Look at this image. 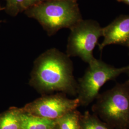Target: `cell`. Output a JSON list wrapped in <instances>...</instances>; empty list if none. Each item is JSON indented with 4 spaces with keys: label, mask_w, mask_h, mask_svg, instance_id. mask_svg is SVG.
<instances>
[{
    "label": "cell",
    "mask_w": 129,
    "mask_h": 129,
    "mask_svg": "<svg viewBox=\"0 0 129 129\" xmlns=\"http://www.w3.org/2000/svg\"><path fill=\"white\" fill-rule=\"evenodd\" d=\"M53 1V0H43V2H44V1ZM73 1H77L78 0H73Z\"/></svg>",
    "instance_id": "obj_17"
},
{
    "label": "cell",
    "mask_w": 129,
    "mask_h": 129,
    "mask_svg": "<svg viewBox=\"0 0 129 129\" xmlns=\"http://www.w3.org/2000/svg\"><path fill=\"white\" fill-rule=\"evenodd\" d=\"M125 82L126 83V84H127V86H128V88H129V79L126 82Z\"/></svg>",
    "instance_id": "obj_15"
},
{
    "label": "cell",
    "mask_w": 129,
    "mask_h": 129,
    "mask_svg": "<svg viewBox=\"0 0 129 129\" xmlns=\"http://www.w3.org/2000/svg\"><path fill=\"white\" fill-rule=\"evenodd\" d=\"M127 66H128V70H127V71L126 73H127V74H128L129 76V65Z\"/></svg>",
    "instance_id": "obj_16"
},
{
    "label": "cell",
    "mask_w": 129,
    "mask_h": 129,
    "mask_svg": "<svg viewBox=\"0 0 129 129\" xmlns=\"http://www.w3.org/2000/svg\"></svg>",
    "instance_id": "obj_21"
},
{
    "label": "cell",
    "mask_w": 129,
    "mask_h": 129,
    "mask_svg": "<svg viewBox=\"0 0 129 129\" xmlns=\"http://www.w3.org/2000/svg\"><path fill=\"white\" fill-rule=\"evenodd\" d=\"M70 57L55 48L42 53L34 62L30 85L44 95L54 91L77 95L78 83Z\"/></svg>",
    "instance_id": "obj_1"
},
{
    "label": "cell",
    "mask_w": 129,
    "mask_h": 129,
    "mask_svg": "<svg viewBox=\"0 0 129 129\" xmlns=\"http://www.w3.org/2000/svg\"><path fill=\"white\" fill-rule=\"evenodd\" d=\"M24 12L37 20L49 36L61 29H70L83 19L77 1L73 0L44 1Z\"/></svg>",
    "instance_id": "obj_2"
},
{
    "label": "cell",
    "mask_w": 129,
    "mask_h": 129,
    "mask_svg": "<svg viewBox=\"0 0 129 129\" xmlns=\"http://www.w3.org/2000/svg\"><path fill=\"white\" fill-rule=\"evenodd\" d=\"M102 28L96 21L82 19L70 28L66 54L79 57L89 64L95 58L93 51L102 37Z\"/></svg>",
    "instance_id": "obj_5"
},
{
    "label": "cell",
    "mask_w": 129,
    "mask_h": 129,
    "mask_svg": "<svg viewBox=\"0 0 129 129\" xmlns=\"http://www.w3.org/2000/svg\"><path fill=\"white\" fill-rule=\"evenodd\" d=\"M102 37L104 38L103 41L98 44L101 51L111 45L128 46L129 44V15H120L109 25L102 28Z\"/></svg>",
    "instance_id": "obj_7"
},
{
    "label": "cell",
    "mask_w": 129,
    "mask_h": 129,
    "mask_svg": "<svg viewBox=\"0 0 129 129\" xmlns=\"http://www.w3.org/2000/svg\"><path fill=\"white\" fill-rule=\"evenodd\" d=\"M55 129H58V126H57V127H56V128H55Z\"/></svg>",
    "instance_id": "obj_19"
},
{
    "label": "cell",
    "mask_w": 129,
    "mask_h": 129,
    "mask_svg": "<svg viewBox=\"0 0 129 129\" xmlns=\"http://www.w3.org/2000/svg\"><path fill=\"white\" fill-rule=\"evenodd\" d=\"M20 129H55L56 121L32 115L21 111Z\"/></svg>",
    "instance_id": "obj_8"
},
{
    "label": "cell",
    "mask_w": 129,
    "mask_h": 129,
    "mask_svg": "<svg viewBox=\"0 0 129 129\" xmlns=\"http://www.w3.org/2000/svg\"><path fill=\"white\" fill-rule=\"evenodd\" d=\"M118 2L120 3H123L126 5H129V0H117Z\"/></svg>",
    "instance_id": "obj_14"
},
{
    "label": "cell",
    "mask_w": 129,
    "mask_h": 129,
    "mask_svg": "<svg viewBox=\"0 0 129 129\" xmlns=\"http://www.w3.org/2000/svg\"><path fill=\"white\" fill-rule=\"evenodd\" d=\"M5 11L10 16L14 17L20 13L23 12V0H5Z\"/></svg>",
    "instance_id": "obj_12"
},
{
    "label": "cell",
    "mask_w": 129,
    "mask_h": 129,
    "mask_svg": "<svg viewBox=\"0 0 129 129\" xmlns=\"http://www.w3.org/2000/svg\"><path fill=\"white\" fill-rule=\"evenodd\" d=\"M92 110L109 124L123 129L129 124V90L126 82L99 94Z\"/></svg>",
    "instance_id": "obj_3"
},
{
    "label": "cell",
    "mask_w": 129,
    "mask_h": 129,
    "mask_svg": "<svg viewBox=\"0 0 129 129\" xmlns=\"http://www.w3.org/2000/svg\"><path fill=\"white\" fill-rule=\"evenodd\" d=\"M81 114L75 110L55 120L59 129H80Z\"/></svg>",
    "instance_id": "obj_10"
},
{
    "label": "cell",
    "mask_w": 129,
    "mask_h": 129,
    "mask_svg": "<svg viewBox=\"0 0 129 129\" xmlns=\"http://www.w3.org/2000/svg\"><path fill=\"white\" fill-rule=\"evenodd\" d=\"M42 2L43 0H23L22 5L23 12H24L29 8L39 4Z\"/></svg>",
    "instance_id": "obj_13"
},
{
    "label": "cell",
    "mask_w": 129,
    "mask_h": 129,
    "mask_svg": "<svg viewBox=\"0 0 129 129\" xmlns=\"http://www.w3.org/2000/svg\"><path fill=\"white\" fill-rule=\"evenodd\" d=\"M88 65L83 77L77 82V98L80 106H88L92 103L107 82L126 73L128 70V66L116 68L96 58Z\"/></svg>",
    "instance_id": "obj_4"
},
{
    "label": "cell",
    "mask_w": 129,
    "mask_h": 129,
    "mask_svg": "<svg viewBox=\"0 0 129 129\" xmlns=\"http://www.w3.org/2000/svg\"><path fill=\"white\" fill-rule=\"evenodd\" d=\"M80 129H111L108 125L102 122L96 115L88 111L80 116Z\"/></svg>",
    "instance_id": "obj_11"
},
{
    "label": "cell",
    "mask_w": 129,
    "mask_h": 129,
    "mask_svg": "<svg viewBox=\"0 0 129 129\" xmlns=\"http://www.w3.org/2000/svg\"><path fill=\"white\" fill-rule=\"evenodd\" d=\"M127 47H128L129 48V44H128V46H127Z\"/></svg>",
    "instance_id": "obj_20"
},
{
    "label": "cell",
    "mask_w": 129,
    "mask_h": 129,
    "mask_svg": "<svg viewBox=\"0 0 129 129\" xmlns=\"http://www.w3.org/2000/svg\"><path fill=\"white\" fill-rule=\"evenodd\" d=\"M20 109L12 107L0 114V129H20Z\"/></svg>",
    "instance_id": "obj_9"
},
{
    "label": "cell",
    "mask_w": 129,
    "mask_h": 129,
    "mask_svg": "<svg viewBox=\"0 0 129 129\" xmlns=\"http://www.w3.org/2000/svg\"><path fill=\"white\" fill-rule=\"evenodd\" d=\"M79 106L77 98L70 99L62 93L43 96L20 109L22 112L55 120Z\"/></svg>",
    "instance_id": "obj_6"
},
{
    "label": "cell",
    "mask_w": 129,
    "mask_h": 129,
    "mask_svg": "<svg viewBox=\"0 0 129 129\" xmlns=\"http://www.w3.org/2000/svg\"><path fill=\"white\" fill-rule=\"evenodd\" d=\"M5 10V7L2 8H1V9H0V10ZM3 22L2 21H1V20H0V23H1V22Z\"/></svg>",
    "instance_id": "obj_18"
}]
</instances>
